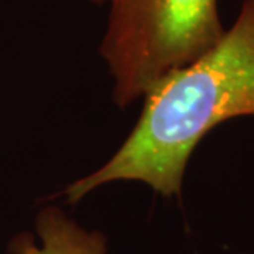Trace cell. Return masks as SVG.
<instances>
[{
    "label": "cell",
    "instance_id": "cell-4",
    "mask_svg": "<svg viewBox=\"0 0 254 254\" xmlns=\"http://www.w3.org/2000/svg\"><path fill=\"white\" fill-rule=\"evenodd\" d=\"M91 2H94V3H104V2H108V0H91Z\"/></svg>",
    "mask_w": 254,
    "mask_h": 254
},
{
    "label": "cell",
    "instance_id": "cell-3",
    "mask_svg": "<svg viewBox=\"0 0 254 254\" xmlns=\"http://www.w3.org/2000/svg\"><path fill=\"white\" fill-rule=\"evenodd\" d=\"M37 235L15 236L10 243L12 254H106L108 241L99 231H88L66 216L62 208L47 206L37 216Z\"/></svg>",
    "mask_w": 254,
    "mask_h": 254
},
{
    "label": "cell",
    "instance_id": "cell-2",
    "mask_svg": "<svg viewBox=\"0 0 254 254\" xmlns=\"http://www.w3.org/2000/svg\"><path fill=\"white\" fill-rule=\"evenodd\" d=\"M99 53L114 81L113 98L127 108L162 78L195 62L226 28L216 0H108Z\"/></svg>",
    "mask_w": 254,
    "mask_h": 254
},
{
    "label": "cell",
    "instance_id": "cell-1",
    "mask_svg": "<svg viewBox=\"0 0 254 254\" xmlns=\"http://www.w3.org/2000/svg\"><path fill=\"white\" fill-rule=\"evenodd\" d=\"M139 121L118 152L64 190L79 201L111 182H144L164 196L180 195L189 160L218 124L254 116V0L215 47L172 71L144 96Z\"/></svg>",
    "mask_w": 254,
    "mask_h": 254
}]
</instances>
